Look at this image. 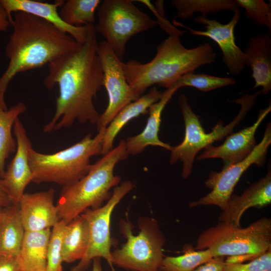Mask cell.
<instances>
[{
    "label": "cell",
    "mask_w": 271,
    "mask_h": 271,
    "mask_svg": "<svg viewBox=\"0 0 271 271\" xmlns=\"http://www.w3.org/2000/svg\"><path fill=\"white\" fill-rule=\"evenodd\" d=\"M101 3L100 0H68L62 6L59 14L72 26H94L95 11Z\"/></svg>",
    "instance_id": "obj_27"
},
{
    "label": "cell",
    "mask_w": 271,
    "mask_h": 271,
    "mask_svg": "<svg viewBox=\"0 0 271 271\" xmlns=\"http://www.w3.org/2000/svg\"><path fill=\"white\" fill-rule=\"evenodd\" d=\"M180 36L169 35L157 46L155 56L147 63L135 60L122 62L127 82L136 92L142 95L156 84L167 89L183 75L215 62L216 54L209 43L188 49L182 44Z\"/></svg>",
    "instance_id": "obj_3"
},
{
    "label": "cell",
    "mask_w": 271,
    "mask_h": 271,
    "mask_svg": "<svg viewBox=\"0 0 271 271\" xmlns=\"http://www.w3.org/2000/svg\"><path fill=\"white\" fill-rule=\"evenodd\" d=\"M105 129L93 138L88 134L73 146L54 154L41 153L31 148L29 162L32 182H52L65 186L81 179L90 170V158L101 154Z\"/></svg>",
    "instance_id": "obj_6"
},
{
    "label": "cell",
    "mask_w": 271,
    "mask_h": 271,
    "mask_svg": "<svg viewBox=\"0 0 271 271\" xmlns=\"http://www.w3.org/2000/svg\"><path fill=\"white\" fill-rule=\"evenodd\" d=\"M125 140L91 164L87 174L72 184L63 186L57 202L59 220L68 224L86 210L98 208L112 195L110 190L121 178L114 175L116 165L128 157Z\"/></svg>",
    "instance_id": "obj_4"
},
{
    "label": "cell",
    "mask_w": 271,
    "mask_h": 271,
    "mask_svg": "<svg viewBox=\"0 0 271 271\" xmlns=\"http://www.w3.org/2000/svg\"><path fill=\"white\" fill-rule=\"evenodd\" d=\"M239 7L245 10V15L256 25L271 31V6L263 0H236Z\"/></svg>",
    "instance_id": "obj_31"
},
{
    "label": "cell",
    "mask_w": 271,
    "mask_h": 271,
    "mask_svg": "<svg viewBox=\"0 0 271 271\" xmlns=\"http://www.w3.org/2000/svg\"><path fill=\"white\" fill-rule=\"evenodd\" d=\"M0 271H21L18 256L0 254Z\"/></svg>",
    "instance_id": "obj_34"
},
{
    "label": "cell",
    "mask_w": 271,
    "mask_h": 271,
    "mask_svg": "<svg viewBox=\"0 0 271 271\" xmlns=\"http://www.w3.org/2000/svg\"><path fill=\"white\" fill-rule=\"evenodd\" d=\"M98 45L96 32L92 25L84 43L48 64L44 84L49 89L58 85L59 94L55 112L44 126V132L68 128L76 120L81 123H96L100 114L94 107L93 99L103 86Z\"/></svg>",
    "instance_id": "obj_1"
},
{
    "label": "cell",
    "mask_w": 271,
    "mask_h": 271,
    "mask_svg": "<svg viewBox=\"0 0 271 271\" xmlns=\"http://www.w3.org/2000/svg\"><path fill=\"white\" fill-rule=\"evenodd\" d=\"M65 1H56L49 3L34 0H0L9 17L11 24L12 14L22 12L32 15L51 23L61 31L71 36L79 44L86 40L90 26L74 27L68 25L61 19L58 8L62 7Z\"/></svg>",
    "instance_id": "obj_17"
},
{
    "label": "cell",
    "mask_w": 271,
    "mask_h": 271,
    "mask_svg": "<svg viewBox=\"0 0 271 271\" xmlns=\"http://www.w3.org/2000/svg\"><path fill=\"white\" fill-rule=\"evenodd\" d=\"M97 54L103 74V86L108 96V104L100 115L96 125L98 132L106 128L116 115L128 104L142 95L136 92L126 79L122 62L105 41L98 45Z\"/></svg>",
    "instance_id": "obj_12"
},
{
    "label": "cell",
    "mask_w": 271,
    "mask_h": 271,
    "mask_svg": "<svg viewBox=\"0 0 271 271\" xmlns=\"http://www.w3.org/2000/svg\"><path fill=\"white\" fill-rule=\"evenodd\" d=\"M270 144L271 125L268 123L261 142L246 158L237 163L223 166L220 172L210 173L205 184L211 191L198 200L190 202L189 207L214 205L219 207L221 211L224 210L243 173L253 164L260 167L265 163Z\"/></svg>",
    "instance_id": "obj_11"
},
{
    "label": "cell",
    "mask_w": 271,
    "mask_h": 271,
    "mask_svg": "<svg viewBox=\"0 0 271 271\" xmlns=\"http://www.w3.org/2000/svg\"><path fill=\"white\" fill-rule=\"evenodd\" d=\"M158 271H163V270H161L159 269V270Z\"/></svg>",
    "instance_id": "obj_39"
},
{
    "label": "cell",
    "mask_w": 271,
    "mask_h": 271,
    "mask_svg": "<svg viewBox=\"0 0 271 271\" xmlns=\"http://www.w3.org/2000/svg\"><path fill=\"white\" fill-rule=\"evenodd\" d=\"M89 239L88 223L81 215L67 224L62 243L63 262L70 263L80 260L87 251Z\"/></svg>",
    "instance_id": "obj_23"
},
{
    "label": "cell",
    "mask_w": 271,
    "mask_h": 271,
    "mask_svg": "<svg viewBox=\"0 0 271 271\" xmlns=\"http://www.w3.org/2000/svg\"><path fill=\"white\" fill-rule=\"evenodd\" d=\"M178 89V87L173 84L162 93L161 98L157 102L150 106L148 109L149 116L143 131L135 136L128 137L125 141L128 155L140 153L150 145L159 146L171 150V146L169 144L160 141L158 137V132L162 111Z\"/></svg>",
    "instance_id": "obj_20"
},
{
    "label": "cell",
    "mask_w": 271,
    "mask_h": 271,
    "mask_svg": "<svg viewBox=\"0 0 271 271\" xmlns=\"http://www.w3.org/2000/svg\"><path fill=\"white\" fill-rule=\"evenodd\" d=\"M11 26L8 15L4 7L0 3V32H6Z\"/></svg>",
    "instance_id": "obj_36"
},
{
    "label": "cell",
    "mask_w": 271,
    "mask_h": 271,
    "mask_svg": "<svg viewBox=\"0 0 271 271\" xmlns=\"http://www.w3.org/2000/svg\"><path fill=\"white\" fill-rule=\"evenodd\" d=\"M162 93L153 87L147 94L123 107L106 127L103 137L101 155H105L112 149L114 140L121 128L131 119L148 113L151 105L157 102Z\"/></svg>",
    "instance_id": "obj_21"
},
{
    "label": "cell",
    "mask_w": 271,
    "mask_h": 271,
    "mask_svg": "<svg viewBox=\"0 0 271 271\" xmlns=\"http://www.w3.org/2000/svg\"><path fill=\"white\" fill-rule=\"evenodd\" d=\"M182 255L164 257L159 269L163 271H193L209 261L213 254L209 249L197 250L185 247Z\"/></svg>",
    "instance_id": "obj_28"
},
{
    "label": "cell",
    "mask_w": 271,
    "mask_h": 271,
    "mask_svg": "<svg viewBox=\"0 0 271 271\" xmlns=\"http://www.w3.org/2000/svg\"><path fill=\"white\" fill-rule=\"evenodd\" d=\"M6 212V208L0 206V222L3 219Z\"/></svg>",
    "instance_id": "obj_38"
},
{
    "label": "cell",
    "mask_w": 271,
    "mask_h": 271,
    "mask_svg": "<svg viewBox=\"0 0 271 271\" xmlns=\"http://www.w3.org/2000/svg\"><path fill=\"white\" fill-rule=\"evenodd\" d=\"M244 64L252 71L255 81L252 89L261 87V93L267 95L271 90V35L262 33L253 36L247 43Z\"/></svg>",
    "instance_id": "obj_19"
},
{
    "label": "cell",
    "mask_w": 271,
    "mask_h": 271,
    "mask_svg": "<svg viewBox=\"0 0 271 271\" xmlns=\"http://www.w3.org/2000/svg\"><path fill=\"white\" fill-rule=\"evenodd\" d=\"M100 257H95L93 259L92 271H102Z\"/></svg>",
    "instance_id": "obj_37"
},
{
    "label": "cell",
    "mask_w": 271,
    "mask_h": 271,
    "mask_svg": "<svg viewBox=\"0 0 271 271\" xmlns=\"http://www.w3.org/2000/svg\"><path fill=\"white\" fill-rule=\"evenodd\" d=\"M55 190L25 193L18 202L22 221L27 231L51 229L59 221L54 205Z\"/></svg>",
    "instance_id": "obj_16"
},
{
    "label": "cell",
    "mask_w": 271,
    "mask_h": 271,
    "mask_svg": "<svg viewBox=\"0 0 271 271\" xmlns=\"http://www.w3.org/2000/svg\"><path fill=\"white\" fill-rule=\"evenodd\" d=\"M195 249L227 256L226 263L252 260L271 249V220L263 217L244 228L218 221L199 235Z\"/></svg>",
    "instance_id": "obj_5"
},
{
    "label": "cell",
    "mask_w": 271,
    "mask_h": 271,
    "mask_svg": "<svg viewBox=\"0 0 271 271\" xmlns=\"http://www.w3.org/2000/svg\"><path fill=\"white\" fill-rule=\"evenodd\" d=\"M271 203V171L257 182L250 185L240 195L232 194L225 208L221 211L219 222L240 227L243 214L251 207L261 208Z\"/></svg>",
    "instance_id": "obj_18"
},
{
    "label": "cell",
    "mask_w": 271,
    "mask_h": 271,
    "mask_svg": "<svg viewBox=\"0 0 271 271\" xmlns=\"http://www.w3.org/2000/svg\"><path fill=\"white\" fill-rule=\"evenodd\" d=\"M270 110L269 103L266 108L259 111L257 118L252 125L236 132L231 133L224 142L219 146L210 145L206 147L201 155L198 156L197 160L219 158L222 160L224 166L243 160L256 146L255 139L256 131Z\"/></svg>",
    "instance_id": "obj_14"
},
{
    "label": "cell",
    "mask_w": 271,
    "mask_h": 271,
    "mask_svg": "<svg viewBox=\"0 0 271 271\" xmlns=\"http://www.w3.org/2000/svg\"><path fill=\"white\" fill-rule=\"evenodd\" d=\"M17 141L16 154L5 170L2 179L11 198L18 203L30 182H32L33 174L29 162V151L32 148L26 129L17 118L13 125Z\"/></svg>",
    "instance_id": "obj_15"
},
{
    "label": "cell",
    "mask_w": 271,
    "mask_h": 271,
    "mask_svg": "<svg viewBox=\"0 0 271 271\" xmlns=\"http://www.w3.org/2000/svg\"><path fill=\"white\" fill-rule=\"evenodd\" d=\"M225 257L216 256L200 265L193 271H223L225 262Z\"/></svg>",
    "instance_id": "obj_33"
},
{
    "label": "cell",
    "mask_w": 271,
    "mask_h": 271,
    "mask_svg": "<svg viewBox=\"0 0 271 271\" xmlns=\"http://www.w3.org/2000/svg\"><path fill=\"white\" fill-rule=\"evenodd\" d=\"M131 0H104L97 8L94 29L121 60L128 41L133 36L155 27L158 23Z\"/></svg>",
    "instance_id": "obj_9"
},
{
    "label": "cell",
    "mask_w": 271,
    "mask_h": 271,
    "mask_svg": "<svg viewBox=\"0 0 271 271\" xmlns=\"http://www.w3.org/2000/svg\"><path fill=\"white\" fill-rule=\"evenodd\" d=\"M171 3L177 11V17L183 20L192 18L196 13L206 16L223 11L234 12L239 8L236 0H173Z\"/></svg>",
    "instance_id": "obj_26"
},
{
    "label": "cell",
    "mask_w": 271,
    "mask_h": 271,
    "mask_svg": "<svg viewBox=\"0 0 271 271\" xmlns=\"http://www.w3.org/2000/svg\"><path fill=\"white\" fill-rule=\"evenodd\" d=\"M241 18V12L237 9L231 20L226 24H222L216 20H211L206 16H200L193 18L195 23L203 25L205 31L194 30L185 26L175 20V25L188 30L191 34L207 37L215 42L223 54V61L228 72L231 75H237L245 68L244 53L236 44L234 37V28Z\"/></svg>",
    "instance_id": "obj_13"
},
{
    "label": "cell",
    "mask_w": 271,
    "mask_h": 271,
    "mask_svg": "<svg viewBox=\"0 0 271 271\" xmlns=\"http://www.w3.org/2000/svg\"><path fill=\"white\" fill-rule=\"evenodd\" d=\"M66 222L59 220L52 227L49 242L45 271H63L62 243Z\"/></svg>",
    "instance_id": "obj_30"
},
{
    "label": "cell",
    "mask_w": 271,
    "mask_h": 271,
    "mask_svg": "<svg viewBox=\"0 0 271 271\" xmlns=\"http://www.w3.org/2000/svg\"><path fill=\"white\" fill-rule=\"evenodd\" d=\"M260 93V90L254 94H245L238 99L232 100L240 105L237 115L225 126L223 121L220 120L213 127L212 131L208 133L202 125L199 116L192 110L187 97L185 94L180 95L179 104L184 121L185 133L181 144L171 147L170 164L173 165L178 161H181L183 162L182 176L185 179L189 177L192 173L195 158L198 153L232 133L235 127L254 106Z\"/></svg>",
    "instance_id": "obj_7"
},
{
    "label": "cell",
    "mask_w": 271,
    "mask_h": 271,
    "mask_svg": "<svg viewBox=\"0 0 271 271\" xmlns=\"http://www.w3.org/2000/svg\"><path fill=\"white\" fill-rule=\"evenodd\" d=\"M232 77H221L206 74L192 72L181 76L174 84L180 88L189 86L203 92H208L217 88L236 84Z\"/></svg>",
    "instance_id": "obj_29"
},
{
    "label": "cell",
    "mask_w": 271,
    "mask_h": 271,
    "mask_svg": "<svg viewBox=\"0 0 271 271\" xmlns=\"http://www.w3.org/2000/svg\"><path fill=\"white\" fill-rule=\"evenodd\" d=\"M11 26L13 31L5 50L9 63L0 76V108L5 110L8 109L5 95L16 75L42 67L80 45L68 34L26 13H15Z\"/></svg>",
    "instance_id": "obj_2"
},
{
    "label": "cell",
    "mask_w": 271,
    "mask_h": 271,
    "mask_svg": "<svg viewBox=\"0 0 271 271\" xmlns=\"http://www.w3.org/2000/svg\"><path fill=\"white\" fill-rule=\"evenodd\" d=\"M133 187L131 181H124L114 188L111 197L105 204L98 208L87 209L81 214L88 223L89 244L84 256L70 271H85L95 257L104 258L111 271H116L110 250L113 244L110 232L111 214L115 207Z\"/></svg>",
    "instance_id": "obj_10"
},
{
    "label": "cell",
    "mask_w": 271,
    "mask_h": 271,
    "mask_svg": "<svg viewBox=\"0 0 271 271\" xmlns=\"http://www.w3.org/2000/svg\"><path fill=\"white\" fill-rule=\"evenodd\" d=\"M25 233L19 204L6 208L0 222V254L18 256Z\"/></svg>",
    "instance_id": "obj_24"
},
{
    "label": "cell",
    "mask_w": 271,
    "mask_h": 271,
    "mask_svg": "<svg viewBox=\"0 0 271 271\" xmlns=\"http://www.w3.org/2000/svg\"><path fill=\"white\" fill-rule=\"evenodd\" d=\"M16 203L9 195L3 179L0 178V206L7 208Z\"/></svg>",
    "instance_id": "obj_35"
},
{
    "label": "cell",
    "mask_w": 271,
    "mask_h": 271,
    "mask_svg": "<svg viewBox=\"0 0 271 271\" xmlns=\"http://www.w3.org/2000/svg\"><path fill=\"white\" fill-rule=\"evenodd\" d=\"M51 229L25 231L18 256L21 271H45Z\"/></svg>",
    "instance_id": "obj_22"
},
{
    "label": "cell",
    "mask_w": 271,
    "mask_h": 271,
    "mask_svg": "<svg viewBox=\"0 0 271 271\" xmlns=\"http://www.w3.org/2000/svg\"><path fill=\"white\" fill-rule=\"evenodd\" d=\"M138 223L140 232L134 235L130 222L120 220V232L126 241L111 252L113 264L132 271H158L164 258V235L153 218L141 217Z\"/></svg>",
    "instance_id": "obj_8"
},
{
    "label": "cell",
    "mask_w": 271,
    "mask_h": 271,
    "mask_svg": "<svg viewBox=\"0 0 271 271\" xmlns=\"http://www.w3.org/2000/svg\"><path fill=\"white\" fill-rule=\"evenodd\" d=\"M27 110L23 102L5 110L0 108V178L5 172V162L9 155L16 151L17 141L12 136V129L16 119Z\"/></svg>",
    "instance_id": "obj_25"
},
{
    "label": "cell",
    "mask_w": 271,
    "mask_h": 271,
    "mask_svg": "<svg viewBox=\"0 0 271 271\" xmlns=\"http://www.w3.org/2000/svg\"><path fill=\"white\" fill-rule=\"evenodd\" d=\"M223 271H271V249L246 263L225 262Z\"/></svg>",
    "instance_id": "obj_32"
}]
</instances>
